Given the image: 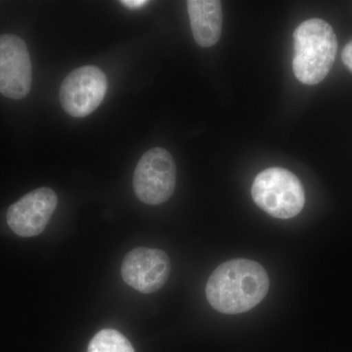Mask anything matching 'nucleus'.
I'll list each match as a JSON object with an SVG mask.
<instances>
[{"label": "nucleus", "mask_w": 352, "mask_h": 352, "mask_svg": "<svg viewBox=\"0 0 352 352\" xmlns=\"http://www.w3.org/2000/svg\"><path fill=\"white\" fill-rule=\"evenodd\" d=\"M120 3L131 7V8H139V7H142L149 3V1H146V0H124V1H120Z\"/></svg>", "instance_id": "f8f14e48"}, {"label": "nucleus", "mask_w": 352, "mask_h": 352, "mask_svg": "<svg viewBox=\"0 0 352 352\" xmlns=\"http://www.w3.org/2000/svg\"><path fill=\"white\" fill-rule=\"evenodd\" d=\"M293 69L296 78L305 85L321 82L332 69L338 51L333 28L321 19L302 23L294 32Z\"/></svg>", "instance_id": "f03ea898"}, {"label": "nucleus", "mask_w": 352, "mask_h": 352, "mask_svg": "<svg viewBox=\"0 0 352 352\" xmlns=\"http://www.w3.org/2000/svg\"><path fill=\"white\" fill-rule=\"evenodd\" d=\"M32 71L27 44L15 34L0 36V94L23 99L30 94Z\"/></svg>", "instance_id": "423d86ee"}, {"label": "nucleus", "mask_w": 352, "mask_h": 352, "mask_svg": "<svg viewBox=\"0 0 352 352\" xmlns=\"http://www.w3.org/2000/svg\"><path fill=\"white\" fill-rule=\"evenodd\" d=\"M342 59L344 65L352 72V41L347 43L342 53Z\"/></svg>", "instance_id": "9b49d317"}, {"label": "nucleus", "mask_w": 352, "mask_h": 352, "mask_svg": "<svg viewBox=\"0 0 352 352\" xmlns=\"http://www.w3.org/2000/svg\"><path fill=\"white\" fill-rule=\"evenodd\" d=\"M58 205V197L48 187L34 190L13 204L7 223L21 237H34L45 230Z\"/></svg>", "instance_id": "6e6552de"}, {"label": "nucleus", "mask_w": 352, "mask_h": 352, "mask_svg": "<svg viewBox=\"0 0 352 352\" xmlns=\"http://www.w3.org/2000/svg\"><path fill=\"white\" fill-rule=\"evenodd\" d=\"M87 352H135L129 340L122 333L105 329L94 336Z\"/></svg>", "instance_id": "9d476101"}, {"label": "nucleus", "mask_w": 352, "mask_h": 352, "mask_svg": "<svg viewBox=\"0 0 352 352\" xmlns=\"http://www.w3.org/2000/svg\"><path fill=\"white\" fill-rule=\"evenodd\" d=\"M170 258L161 250L136 248L126 254L122 264V277L131 288L142 294L159 291L168 281Z\"/></svg>", "instance_id": "0eeeda50"}, {"label": "nucleus", "mask_w": 352, "mask_h": 352, "mask_svg": "<svg viewBox=\"0 0 352 352\" xmlns=\"http://www.w3.org/2000/svg\"><path fill=\"white\" fill-rule=\"evenodd\" d=\"M107 90V78L101 69L95 66L80 67L69 73L62 82V108L72 117H87L100 106Z\"/></svg>", "instance_id": "39448f33"}, {"label": "nucleus", "mask_w": 352, "mask_h": 352, "mask_svg": "<svg viewBox=\"0 0 352 352\" xmlns=\"http://www.w3.org/2000/svg\"><path fill=\"white\" fill-rule=\"evenodd\" d=\"M175 184V160L166 149L153 148L139 160L133 175V189L139 200L161 205L173 196Z\"/></svg>", "instance_id": "20e7f679"}, {"label": "nucleus", "mask_w": 352, "mask_h": 352, "mask_svg": "<svg viewBox=\"0 0 352 352\" xmlns=\"http://www.w3.org/2000/svg\"><path fill=\"white\" fill-rule=\"evenodd\" d=\"M252 197L261 210L281 219L296 217L305 204V189L298 176L281 168L258 173L252 183Z\"/></svg>", "instance_id": "7ed1b4c3"}, {"label": "nucleus", "mask_w": 352, "mask_h": 352, "mask_svg": "<svg viewBox=\"0 0 352 352\" xmlns=\"http://www.w3.org/2000/svg\"><path fill=\"white\" fill-rule=\"evenodd\" d=\"M187 8L194 39L201 47H212L221 36L222 8L217 0H189Z\"/></svg>", "instance_id": "1a4fd4ad"}, {"label": "nucleus", "mask_w": 352, "mask_h": 352, "mask_svg": "<svg viewBox=\"0 0 352 352\" xmlns=\"http://www.w3.org/2000/svg\"><path fill=\"white\" fill-rule=\"evenodd\" d=\"M270 277L261 264L237 258L220 264L208 278V302L220 314H244L256 307L270 289Z\"/></svg>", "instance_id": "f257e3e1"}]
</instances>
